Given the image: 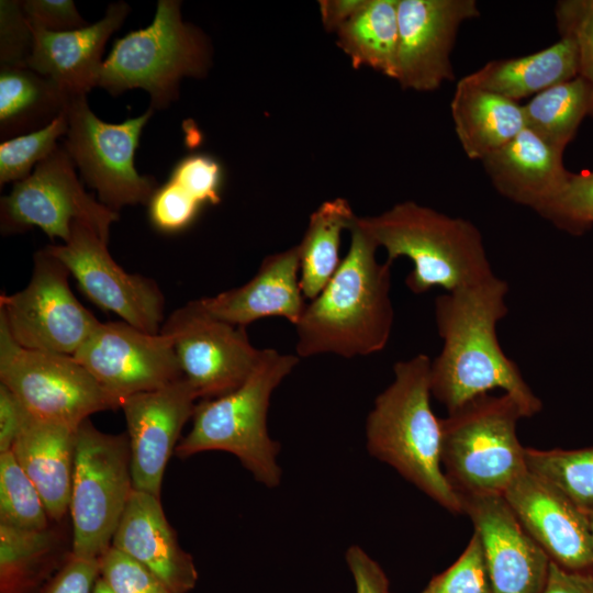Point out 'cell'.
I'll list each match as a JSON object with an SVG mask.
<instances>
[{"instance_id":"obj_1","label":"cell","mask_w":593,"mask_h":593,"mask_svg":"<svg viewBox=\"0 0 593 593\" xmlns=\"http://www.w3.org/2000/svg\"><path fill=\"white\" fill-rule=\"evenodd\" d=\"M508 284L495 273L490 278L435 299L440 353L432 360V395L448 413L494 389L514 396L527 417L542 403L524 380L518 366L503 351L497 323L508 309Z\"/></svg>"},{"instance_id":"obj_2","label":"cell","mask_w":593,"mask_h":593,"mask_svg":"<svg viewBox=\"0 0 593 593\" xmlns=\"http://www.w3.org/2000/svg\"><path fill=\"white\" fill-rule=\"evenodd\" d=\"M357 219V216H356ZM355 221L342 264L294 326L296 356L334 354L344 358L382 351L390 339L394 309L390 296L391 262H379V248Z\"/></svg>"},{"instance_id":"obj_3","label":"cell","mask_w":593,"mask_h":593,"mask_svg":"<svg viewBox=\"0 0 593 593\" xmlns=\"http://www.w3.org/2000/svg\"><path fill=\"white\" fill-rule=\"evenodd\" d=\"M430 365L427 355L418 354L393 366V381L367 416L366 447L440 506L462 513L441 466V418L430 405Z\"/></svg>"},{"instance_id":"obj_4","label":"cell","mask_w":593,"mask_h":593,"mask_svg":"<svg viewBox=\"0 0 593 593\" xmlns=\"http://www.w3.org/2000/svg\"><path fill=\"white\" fill-rule=\"evenodd\" d=\"M356 222L387 250V261H412L405 283L415 294L434 288L451 292L494 275L481 232L466 219L404 201Z\"/></svg>"},{"instance_id":"obj_5","label":"cell","mask_w":593,"mask_h":593,"mask_svg":"<svg viewBox=\"0 0 593 593\" xmlns=\"http://www.w3.org/2000/svg\"><path fill=\"white\" fill-rule=\"evenodd\" d=\"M299 357L264 348L248 378L234 391L197 403L190 432L179 441L180 458L221 450L233 454L267 488L281 481L277 456L280 445L267 427L270 398L275 389L299 363Z\"/></svg>"},{"instance_id":"obj_6","label":"cell","mask_w":593,"mask_h":593,"mask_svg":"<svg viewBox=\"0 0 593 593\" xmlns=\"http://www.w3.org/2000/svg\"><path fill=\"white\" fill-rule=\"evenodd\" d=\"M212 63L206 35L182 20L181 1L159 0L152 23L116 40L103 60L98 87L112 96L143 89L150 109H167L183 78L204 77Z\"/></svg>"},{"instance_id":"obj_7","label":"cell","mask_w":593,"mask_h":593,"mask_svg":"<svg viewBox=\"0 0 593 593\" xmlns=\"http://www.w3.org/2000/svg\"><path fill=\"white\" fill-rule=\"evenodd\" d=\"M527 417L512 395L477 396L441 418V466L458 494L499 493L527 470L517 437Z\"/></svg>"},{"instance_id":"obj_8","label":"cell","mask_w":593,"mask_h":593,"mask_svg":"<svg viewBox=\"0 0 593 593\" xmlns=\"http://www.w3.org/2000/svg\"><path fill=\"white\" fill-rule=\"evenodd\" d=\"M134 491L126 434H107L90 419L76 430L69 511L71 553L100 560L112 539Z\"/></svg>"},{"instance_id":"obj_9","label":"cell","mask_w":593,"mask_h":593,"mask_svg":"<svg viewBox=\"0 0 593 593\" xmlns=\"http://www.w3.org/2000/svg\"><path fill=\"white\" fill-rule=\"evenodd\" d=\"M0 383L31 416L75 430L94 413L120 409V402L74 356L20 346L1 317Z\"/></svg>"},{"instance_id":"obj_10","label":"cell","mask_w":593,"mask_h":593,"mask_svg":"<svg viewBox=\"0 0 593 593\" xmlns=\"http://www.w3.org/2000/svg\"><path fill=\"white\" fill-rule=\"evenodd\" d=\"M153 113L149 108L122 123H107L92 112L87 94L70 99L63 146L83 181L97 191L98 200L116 213L126 205H147L159 187L154 177L139 175L134 165L143 128Z\"/></svg>"},{"instance_id":"obj_11","label":"cell","mask_w":593,"mask_h":593,"mask_svg":"<svg viewBox=\"0 0 593 593\" xmlns=\"http://www.w3.org/2000/svg\"><path fill=\"white\" fill-rule=\"evenodd\" d=\"M75 164L64 146H58L33 172L0 200L2 235L41 228L51 239L67 243L72 223L93 228L109 242L110 227L119 213L86 192L75 172Z\"/></svg>"},{"instance_id":"obj_12","label":"cell","mask_w":593,"mask_h":593,"mask_svg":"<svg viewBox=\"0 0 593 593\" xmlns=\"http://www.w3.org/2000/svg\"><path fill=\"white\" fill-rule=\"evenodd\" d=\"M67 267L46 248L35 253L26 287L1 294L0 317L22 347L74 356L101 323L74 295Z\"/></svg>"},{"instance_id":"obj_13","label":"cell","mask_w":593,"mask_h":593,"mask_svg":"<svg viewBox=\"0 0 593 593\" xmlns=\"http://www.w3.org/2000/svg\"><path fill=\"white\" fill-rule=\"evenodd\" d=\"M160 332L170 336L182 376L199 400L237 389L262 354L250 343L245 327L212 316L199 300L175 310Z\"/></svg>"},{"instance_id":"obj_14","label":"cell","mask_w":593,"mask_h":593,"mask_svg":"<svg viewBox=\"0 0 593 593\" xmlns=\"http://www.w3.org/2000/svg\"><path fill=\"white\" fill-rule=\"evenodd\" d=\"M96 305L147 333H160L165 298L155 280L128 273L112 258L108 243L82 222H74L67 243L45 247Z\"/></svg>"},{"instance_id":"obj_15","label":"cell","mask_w":593,"mask_h":593,"mask_svg":"<svg viewBox=\"0 0 593 593\" xmlns=\"http://www.w3.org/2000/svg\"><path fill=\"white\" fill-rule=\"evenodd\" d=\"M94 379L119 402L160 389L180 378L172 340L124 321L100 323L74 354Z\"/></svg>"},{"instance_id":"obj_16","label":"cell","mask_w":593,"mask_h":593,"mask_svg":"<svg viewBox=\"0 0 593 593\" xmlns=\"http://www.w3.org/2000/svg\"><path fill=\"white\" fill-rule=\"evenodd\" d=\"M479 15L474 0H399L395 80L401 87L433 91L452 80L450 54L458 30Z\"/></svg>"},{"instance_id":"obj_17","label":"cell","mask_w":593,"mask_h":593,"mask_svg":"<svg viewBox=\"0 0 593 593\" xmlns=\"http://www.w3.org/2000/svg\"><path fill=\"white\" fill-rule=\"evenodd\" d=\"M199 396L186 378L122 400L134 490L160 499L167 463Z\"/></svg>"},{"instance_id":"obj_18","label":"cell","mask_w":593,"mask_h":593,"mask_svg":"<svg viewBox=\"0 0 593 593\" xmlns=\"http://www.w3.org/2000/svg\"><path fill=\"white\" fill-rule=\"evenodd\" d=\"M478 533L492 593H542L550 558L522 526L503 494H459Z\"/></svg>"},{"instance_id":"obj_19","label":"cell","mask_w":593,"mask_h":593,"mask_svg":"<svg viewBox=\"0 0 593 593\" xmlns=\"http://www.w3.org/2000/svg\"><path fill=\"white\" fill-rule=\"evenodd\" d=\"M503 496L551 561L567 570L592 572L593 538L582 508L528 469Z\"/></svg>"},{"instance_id":"obj_20","label":"cell","mask_w":593,"mask_h":593,"mask_svg":"<svg viewBox=\"0 0 593 593\" xmlns=\"http://www.w3.org/2000/svg\"><path fill=\"white\" fill-rule=\"evenodd\" d=\"M124 1L110 3L104 15L74 31L48 32L32 29L34 47L27 68L51 78L69 94H87L98 80L102 53L110 36L130 14Z\"/></svg>"},{"instance_id":"obj_21","label":"cell","mask_w":593,"mask_h":593,"mask_svg":"<svg viewBox=\"0 0 593 593\" xmlns=\"http://www.w3.org/2000/svg\"><path fill=\"white\" fill-rule=\"evenodd\" d=\"M198 300L212 316L236 326L268 316L283 317L295 326L306 306L298 246L265 257L243 286Z\"/></svg>"},{"instance_id":"obj_22","label":"cell","mask_w":593,"mask_h":593,"mask_svg":"<svg viewBox=\"0 0 593 593\" xmlns=\"http://www.w3.org/2000/svg\"><path fill=\"white\" fill-rule=\"evenodd\" d=\"M112 547L143 564L178 593H188L197 584L194 561L179 545L160 499L153 494L133 491Z\"/></svg>"},{"instance_id":"obj_23","label":"cell","mask_w":593,"mask_h":593,"mask_svg":"<svg viewBox=\"0 0 593 593\" xmlns=\"http://www.w3.org/2000/svg\"><path fill=\"white\" fill-rule=\"evenodd\" d=\"M563 150L525 127L481 161L500 194L539 213L571 174L563 166Z\"/></svg>"},{"instance_id":"obj_24","label":"cell","mask_w":593,"mask_h":593,"mask_svg":"<svg viewBox=\"0 0 593 593\" xmlns=\"http://www.w3.org/2000/svg\"><path fill=\"white\" fill-rule=\"evenodd\" d=\"M76 430L30 415L11 449L54 521L69 510Z\"/></svg>"},{"instance_id":"obj_25","label":"cell","mask_w":593,"mask_h":593,"mask_svg":"<svg viewBox=\"0 0 593 593\" xmlns=\"http://www.w3.org/2000/svg\"><path fill=\"white\" fill-rule=\"evenodd\" d=\"M455 132L470 159L482 160L526 127L523 105L472 83L463 76L450 103Z\"/></svg>"},{"instance_id":"obj_26","label":"cell","mask_w":593,"mask_h":593,"mask_svg":"<svg viewBox=\"0 0 593 593\" xmlns=\"http://www.w3.org/2000/svg\"><path fill=\"white\" fill-rule=\"evenodd\" d=\"M578 51L570 36L537 53L491 60L466 77L478 87L518 102L578 76Z\"/></svg>"},{"instance_id":"obj_27","label":"cell","mask_w":593,"mask_h":593,"mask_svg":"<svg viewBox=\"0 0 593 593\" xmlns=\"http://www.w3.org/2000/svg\"><path fill=\"white\" fill-rule=\"evenodd\" d=\"M71 94L30 68L0 66V138L41 130L68 109Z\"/></svg>"},{"instance_id":"obj_28","label":"cell","mask_w":593,"mask_h":593,"mask_svg":"<svg viewBox=\"0 0 593 593\" xmlns=\"http://www.w3.org/2000/svg\"><path fill=\"white\" fill-rule=\"evenodd\" d=\"M399 0H366L361 9L342 25L338 47L355 68L371 67L387 77H396L399 45Z\"/></svg>"},{"instance_id":"obj_29","label":"cell","mask_w":593,"mask_h":593,"mask_svg":"<svg viewBox=\"0 0 593 593\" xmlns=\"http://www.w3.org/2000/svg\"><path fill=\"white\" fill-rule=\"evenodd\" d=\"M357 215L343 198L324 202L315 210L298 246L300 286L306 300L315 299L338 270L340 237Z\"/></svg>"},{"instance_id":"obj_30","label":"cell","mask_w":593,"mask_h":593,"mask_svg":"<svg viewBox=\"0 0 593 593\" xmlns=\"http://www.w3.org/2000/svg\"><path fill=\"white\" fill-rule=\"evenodd\" d=\"M216 193L206 172L190 157H182L165 183L147 203L152 225L163 233L187 228L205 203L215 204Z\"/></svg>"},{"instance_id":"obj_31","label":"cell","mask_w":593,"mask_h":593,"mask_svg":"<svg viewBox=\"0 0 593 593\" xmlns=\"http://www.w3.org/2000/svg\"><path fill=\"white\" fill-rule=\"evenodd\" d=\"M55 535L0 524V593H33L51 569Z\"/></svg>"},{"instance_id":"obj_32","label":"cell","mask_w":593,"mask_h":593,"mask_svg":"<svg viewBox=\"0 0 593 593\" xmlns=\"http://www.w3.org/2000/svg\"><path fill=\"white\" fill-rule=\"evenodd\" d=\"M590 105L591 88L577 76L537 93L523 105L526 127L564 149L590 113Z\"/></svg>"},{"instance_id":"obj_33","label":"cell","mask_w":593,"mask_h":593,"mask_svg":"<svg viewBox=\"0 0 593 593\" xmlns=\"http://www.w3.org/2000/svg\"><path fill=\"white\" fill-rule=\"evenodd\" d=\"M526 466L580 508L593 510V447L571 450L526 447Z\"/></svg>"},{"instance_id":"obj_34","label":"cell","mask_w":593,"mask_h":593,"mask_svg":"<svg viewBox=\"0 0 593 593\" xmlns=\"http://www.w3.org/2000/svg\"><path fill=\"white\" fill-rule=\"evenodd\" d=\"M49 519L40 492L12 451L0 454V524L46 529Z\"/></svg>"},{"instance_id":"obj_35","label":"cell","mask_w":593,"mask_h":593,"mask_svg":"<svg viewBox=\"0 0 593 593\" xmlns=\"http://www.w3.org/2000/svg\"><path fill=\"white\" fill-rule=\"evenodd\" d=\"M68 131L67 111L47 126L0 144V186L27 178L59 145Z\"/></svg>"},{"instance_id":"obj_36","label":"cell","mask_w":593,"mask_h":593,"mask_svg":"<svg viewBox=\"0 0 593 593\" xmlns=\"http://www.w3.org/2000/svg\"><path fill=\"white\" fill-rule=\"evenodd\" d=\"M422 593H492L481 539L473 530L461 556L435 575Z\"/></svg>"},{"instance_id":"obj_37","label":"cell","mask_w":593,"mask_h":593,"mask_svg":"<svg viewBox=\"0 0 593 593\" xmlns=\"http://www.w3.org/2000/svg\"><path fill=\"white\" fill-rule=\"evenodd\" d=\"M538 214L572 232L593 224V171L570 174L558 194Z\"/></svg>"},{"instance_id":"obj_38","label":"cell","mask_w":593,"mask_h":593,"mask_svg":"<svg viewBox=\"0 0 593 593\" xmlns=\"http://www.w3.org/2000/svg\"><path fill=\"white\" fill-rule=\"evenodd\" d=\"M556 16L561 36H570L577 45L578 76L591 88L590 114L593 115V0L559 1Z\"/></svg>"},{"instance_id":"obj_39","label":"cell","mask_w":593,"mask_h":593,"mask_svg":"<svg viewBox=\"0 0 593 593\" xmlns=\"http://www.w3.org/2000/svg\"><path fill=\"white\" fill-rule=\"evenodd\" d=\"M100 577L113 593H178L143 564L113 547L100 559Z\"/></svg>"},{"instance_id":"obj_40","label":"cell","mask_w":593,"mask_h":593,"mask_svg":"<svg viewBox=\"0 0 593 593\" xmlns=\"http://www.w3.org/2000/svg\"><path fill=\"white\" fill-rule=\"evenodd\" d=\"M34 33L19 0L0 1V66L26 68Z\"/></svg>"},{"instance_id":"obj_41","label":"cell","mask_w":593,"mask_h":593,"mask_svg":"<svg viewBox=\"0 0 593 593\" xmlns=\"http://www.w3.org/2000/svg\"><path fill=\"white\" fill-rule=\"evenodd\" d=\"M21 7L32 29L67 32L89 24L71 0H24Z\"/></svg>"},{"instance_id":"obj_42","label":"cell","mask_w":593,"mask_h":593,"mask_svg":"<svg viewBox=\"0 0 593 593\" xmlns=\"http://www.w3.org/2000/svg\"><path fill=\"white\" fill-rule=\"evenodd\" d=\"M99 575L100 560L81 559L70 553L42 593H92Z\"/></svg>"},{"instance_id":"obj_43","label":"cell","mask_w":593,"mask_h":593,"mask_svg":"<svg viewBox=\"0 0 593 593\" xmlns=\"http://www.w3.org/2000/svg\"><path fill=\"white\" fill-rule=\"evenodd\" d=\"M346 562L356 593H389V580L383 569L361 547L350 546L346 551Z\"/></svg>"},{"instance_id":"obj_44","label":"cell","mask_w":593,"mask_h":593,"mask_svg":"<svg viewBox=\"0 0 593 593\" xmlns=\"http://www.w3.org/2000/svg\"><path fill=\"white\" fill-rule=\"evenodd\" d=\"M30 413L4 384L0 383V454L10 451Z\"/></svg>"},{"instance_id":"obj_45","label":"cell","mask_w":593,"mask_h":593,"mask_svg":"<svg viewBox=\"0 0 593 593\" xmlns=\"http://www.w3.org/2000/svg\"><path fill=\"white\" fill-rule=\"evenodd\" d=\"M542 593H593V573L567 570L551 561Z\"/></svg>"},{"instance_id":"obj_46","label":"cell","mask_w":593,"mask_h":593,"mask_svg":"<svg viewBox=\"0 0 593 593\" xmlns=\"http://www.w3.org/2000/svg\"><path fill=\"white\" fill-rule=\"evenodd\" d=\"M366 0H322L320 13L327 32H337L365 4Z\"/></svg>"},{"instance_id":"obj_47","label":"cell","mask_w":593,"mask_h":593,"mask_svg":"<svg viewBox=\"0 0 593 593\" xmlns=\"http://www.w3.org/2000/svg\"><path fill=\"white\" fill-rule=\"evenodd\" d=\"M92 593H113L107 582L99 575Z\"/></svg>"},{"instance_id":"obj_48","label":"cell","mask_w":593,"mask_h":593,"mask_svg":"<svg viewBox=\"0 0 593 593\" xmlns=\"http://www.w3.org/2000/svg\"><path fill=\"white\" fill-rule=\"evenodd\" d=\"M583 511L586 514L589 525H590V529H591V534H592V538H593V510H589V511L583 510ZM592 573H593V570H592Z\"/></svg>"}]
</instances>
